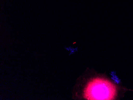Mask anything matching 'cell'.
<instances>
[{
    "label": "cell",
    "mask_w": 133,
    "mask_h": 100,
    "mask_svg": "<svg viewBox=\"0 0 133 100\" xmlns=\"http://www.w3.org/2000/svg\"><path fill=\"white\" fill-rule=\"evenodd\" d=\"M116 94L115 85L107 80L100 78L89 81L84 91V96L87 100H113Z\"/></svg>",
    "instance_id": "6da1fadb"
}]
</instances>
